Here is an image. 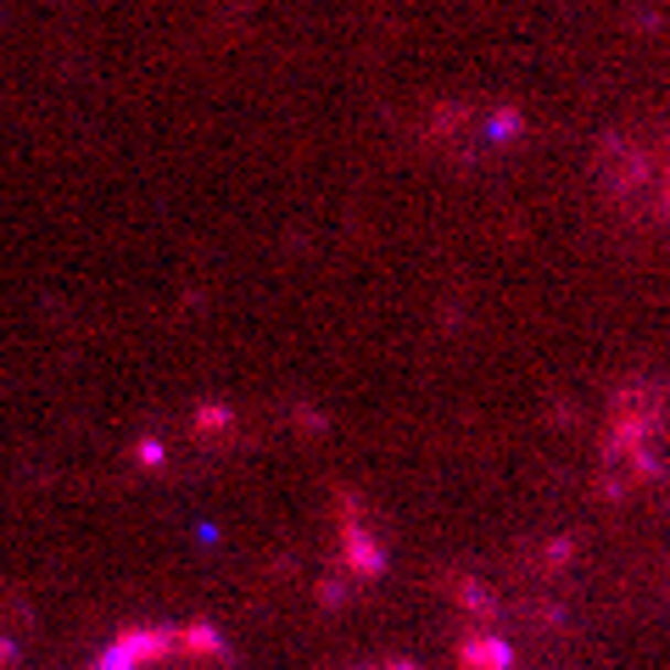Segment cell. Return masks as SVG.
Here are the masks:
<instances>
[{"label":"cell","mask_w":670,"mask_h":670,"mask_svg":"<svg viewBox=\"0 0 670 670\" xmlns=\"http://www.w3.org/2000/svg\"><path fill=\"white\" fill-rule=\"evenodd\" d=\"M515 653L509 642H497V637H480V642H464V670H509Z\"/></svg>","instance_id":"cell-1"}]
</instances>
